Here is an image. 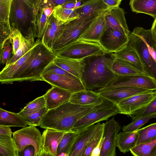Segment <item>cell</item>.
<instances>
[{
	"label": "cell",
	"mask_w": 156,
	"mask_h": 156,
	"mask_svg": "<svg viewBox=\"0 0 156 156\" xmlns=\"http://www.w3.org/2000/svg\"><path fill=\"white\" fill-rule=\"evenodd\" d=\"M112 53L85 59L86 65L81 80L86 90L94 91L103 88L117 76L112 70L115 59Z\"/></svg>",
	"instance_id": "obj_1"
},
{
	"label": "cell",
	"mask_w": 156,
	"mask_h": 156,
	"mask_svg": "<svg viewBox=\"0 0 156 156\" xmlns=\"http://www.w3.org/2000/svg\"><path fill=\"white\" fill-rule=\"evenodd\" d=\"M86 114L83 106L68 101L48 110L42 117L39 126L65 133L71 132L75 123Z\"/></svg>",
	"instance_id": "obj_2"
},
{
	"label": "cell",
	"mask_w": 156,
	"mask_h": 156,
	"mask_svg": "<svg viewBox=\"0 0 156 156\" xmlns=\"http://www.w3.org/2000/svg\"><path fill=\"white\" fill-rule=\"evenodd\" d=\"M129 43L139 56L144 70L156 80V42L151 29L135 27L130 33Z\"/></svg>",
	"instance_id": "obj_3"
},
{
	"label": "cell",
	"mask_w": 156,
	"mask_h": 156,
	"mask_svg": "<svg viewBox=\"0 0 156 156\" xmlns=\"http://www.w3.org/2000/svg\"><path fill=\"white\" fill-rule=\"evenodd\" d=\"M39 0H12L9 20L11 29L19 30L23 37L32 30L34 35Z\"/></svg>",
	"instance_id": "obj_4"
},
{
	"label": "cell",
	"mask_w": 156,
	"mask_h": 156,
	"mask_svg": "<svg viewBox=\"0 0 156 156\" xmlns=\"http://www.w3.org/2000/svg\"><path fill=\"white\" fill-rule=\"evenodd\" d=\"M56 57L55 53L46 48L41 40L37 39L33 47L32 58L17 81H44L42 75Z\"/></svg>",
	"instance_id": "obj_5"
},
{
	"label": "cell",
	"mask_w": 156,
	"mask_h": 156,
	"mask_svg": "<svg viewBox=\"0 0 156 156\" xmlns=\"http://www.w3.org/2000/svg\"><path fill=\"white\" fill-rule=\"evenodd\" d=\"M98 15H93L86 18H79L62 24L59 34L55 39L53 51L55 53L78 40Z\"/></svg>",
	"instance_id": "obj_6"
},
{
	"label": "cell",
	"mask_w": 156,
	"mask_h": 156,
	"mask_svg": "<svg viewBox=\"0 0 156 156\" xmlns=\"http://www.w3.org/2000/svg\"><path fill=\"white\" fill-rule=\"evenodd\" d=\"M120 113V110L116 105L104 98L102 103L78 120L71 131L78 133L96 123L107 120L111 117Z\"/></svg>",
	"instance_id": "obj_7"
},
{
	"label": "cell",
	"mask_w": 156,
	"mask_h": 156,
	"mask_svg": "<svg viewBox=\"0 0 156 156\" xmlns=\"http://www.w3.org/2000/svg\"><path fill=\"white\" fill-rule=\"evenodd\" d=\"M55 53L57 56L84 59L106 53L99 44L79 40Z\"/></svg>",
	"instance_id": "obj_8"
},
{
	"label": "cell",
	"mask_w": 156,
	"mask_h": 156,
	"mask_svg": "<svg viewBox=\"0 0 156 156\" xmlns=\"http://www.w3.org/2000/svg\"><path fill=\"white\" fill-rule=\"evenodd\" d=\"M12 138L19 152L30 145L34 147L37 154L41 151V135L35 126H26L14 132Z\"/></svg>",
	"instance_id": "obj_9"
},
{
	"label": "cell",
	"mask_w": 156,
	"mask_h": 156,
	"mask_svg": "<svg viewBox=\"0 0 156 156\" xmlns=\"http://www.w3.org/2000/svg\"><path fill=\"white\" fill-rule=\"evenodd\" d=\"M129 36L112 28L105 29L100 38L99 44L106 53H113L125 48Z\"/></svg>",
	"instance_id": "obj_10"
},
{
	"label": "cell",
	"mask_w": 156,
	"mask_h": 156,
	"mask_svg": "<svg viewBox=\"0 0 156 156\" xmlns=\"http://www.w3.org/2000/svg\"><path fill=\"white\" fill-rule=\"evenodd\" d=\"M121 130L119 123L113 118L104 123L103 140L99 156H116L117 136Z\"/></svg>",
	"instance_id": "obj_11"
},
{
	"label": "cell",
	"mask_w": 156,
	"mask_h": 156,
	"mask_svg": "<svg viewBox=\"0 0 156 156\" xmlns=\"http://www.w3.org/2000/svg\"><path fill=\"white\" fill-rule=\"evenodd\" d=\"M152 90L126 86L101 89L93 91L100 96L117 105L121 101L133 96L148 93Z\"/></svg>",
	"instance_id": "obj_12"
},
{
	"label": "cell",
	"mask_w": 156,
	"mask_h": 156,
	"mask_svg": "<svg viewBox=\"0 0 156 156\" xmlns=\"http://www.w3.org/2000/svg\"><path fill=\"white\" fill-rule=\"evenodd\" d=\"M119 86L140 88L156 90V80L151 76L141 75L117 76L112 82L102 89Z\"/></svg>",
	"instance_id": "obj_13"
},
{
	"label": "cell",
	"mask_w": 156,
	"mask_h": 156,
	"mask_svg": "<svg viewBox=\"0 0 156 156\" xmlns=\"http://www.w3.org/2000/svg\"><path fill=\"white\" fill-rule=\"evenodd\" d=\"M156 96V90L134 95L123 100L116 105L121 114L131 117L148 105Z\"/></svg>",
	"instance_id": "obj_14"
},
{
	"label": "cell",
	"mask_w": 156,
	"mask_h": 156,
	"mask_svg": "<svg viewBox=\"0 0 156 156\" xmlns=\"http://www.w3.org/2000/svg\"><path fill=\"white\" fill-rule=\"evenodd\" d=\"M104 124L98 123L78 133L69 156H84L86 150L100 128Z\"/></svg>",
	"instance_id": "obj_15"
},
{
	"label": "cell",
	"mask_w": 156,
	"mask_h": 156,
	"mask_svg": "<svg viewBox=\"0 0 156 156\" xmlns=\"http://www.w3.org/2000/svg\"><path fill=\"white\" fill-rule=\"evenodd\" d=\"M42 76L44 81L52 86L66 90L72 94L85 90L81 80L52 73H43Z\"/></svg>",
	"instance_id": "obj_16"
},
{
	"label": "cell",
	"mask_w": 156,
	"mask_h": 156,
	"mask_svg": "<svg viewBox=\"0 0 156 156\" xmlns=\"http://www.w3.org/2000/svg\"><path fill=\"white\" fill-rule=\"evenodd\" d=\"M125 12L119 7L108 9L105 12L106 28H111L121 31L129 36L130 34L125 17Z\"/></svg>",
	"instance_id": "obj_17"
},
{
	"label": "cell",
	"mask_w": 156,
	"mask_h": 156,
	"mask_svg": "<svg viewBox=\"0 0 156 156\" xmlns=\"http://www.w3.org/2000/svg\"><path fill=\"white\" fill-rule=\"evenodd\" d=\"M105 12L94 19L78 40L99 44L101 36L106 28Z\"/></svg>",
	"instance_id": "obj_18"
},
{
	"label": "cell",
	"mask_w": 156,
	"mask_h": 156,
	"mask_svg": "<svg viewBox=\"0 0 156 156\" xmlns=\"http://www.w3.org/2000/svg\"><path fill=\"white\" fill-rule=\"evenodd\" d=\"M57 66L81 80L84 71V59H75L56 56L53 60Z\"/></svg>",
	"instance_id": "obj_19"
},
{
	"label": "cell",
	"mask_w": 156,
	"mask_h": 156,
	"mask_svg": "<svg viewBox=\"0 0 156 156\" xmlns=\"http://www.w3.org/2000/svg\"><path fill=\"white\" fill-rule=\"evenodd\" d=\"M65 132L46 129L41 135V149L57 156L58 145Z\"/></svg>",
	"instance_id": "obj_20"
},
{
	"label": "cell",
	"mask_w": 156,
	"mask_h": 156,
	"mask_svg": "<svg viewBox=\"0 0 156 156\" xmlns=\"http://www.w3.org/2000/svg\"><path fill=\"white\" fill-rule=\"evenodd\" d=\"M72 94L61 88L52 86L44 95L46 107L48 109L56 108L69 101Z\"/></svg>",
	"instance_id": "obj_21"
},
{
	"label": "cell",
	"mask_w": 156,
	"mask_h": 156,
	"mask_svg": "<svg viewBox=\"0 0 156 156\" xmlns=\"http://www.w3.org/2000/svg\"><path fill=\"white\" fill-rule=\"evenodd\" d=\"M109 9L103 0L86 1L78 8L74 9L80 18H86L93 15H100Z\"/></svg>",
	"instance_id": "obj_22"
},
{
	"label": "cell",
	"mask_w": 156,
	"mask_h": 156,
	"mask_svg": "<svg viewBox=\"0 0 156 156\" xmlns=\"http://www.w3.org/2000/svg\"><path fill=\"white\" fill-rule=\"evenodd\" d=\"M104 98L93 91L82 90L72 94L69 100L70 102L83 105H99L102 103Z\"/></svg>",
	"instance_id": "obj_23"
},
{
	"label": "cell",
	"mask_w": 156,
	"mask_h": 156,
	"mask_svg": "<svg viewBox=\"0 0 156 156\" xmlns=\"http://www.w3.org/2000/svg\"><path fill=\"white\" fill-rule=\"evenodd\" d=\"M112 69L117 76L141 75L152 77L142 68L120 59L115 58Z\"/></svg>",
	"instance_id": "obj_24"
},
{
	"label": "cell",
	"mask_w": 156,
	"mask_h": 156,
	"mask_svg": "<svg viewBox=\"0 0 156 156\" xmlns=\"http://www.w3.org/2000/svg\"><path fill=\"white\" fill-rule=\"evenodd\" d=\"M129 5L133 12L147 14L156 18V0H131Z\"/></svg>",
	"instance_id": "obj_25"
},
{
	"label": "cell",
	"mask_w": 156,
	"mask_h": 156,
	"mask_svg": "<svg viewBox=\"0 0 156 156\" xmlns=\"http://www.w3.org/2000/svg\"><path fill=\"white\" fill-rule=\"evenodd\" d=\"M138 136L137 131L119 133L117 136V147L123 153L130 151L136 145Z\"/></svg>",
	"instance_id": "obj_26"
},
{
	"label": "cell",
	"mask_w": 156,
	"mask_h": 156,
	"mask_svg": "<svg viewBox=\"0 0 156 156\" xmlns=\"http://www.w3.org/2000/svg\"><path fill=\"white\" fill-rule=\"evenodd\" d=\"M28 125L23 117L15 113L0 108V125L24 127Z\"/></svg>",
	"instance_id": "obj_27"
},
{
	"label": "cell",
	"mask_w": 156,
	"mask_h": 156,
	"mask_svg": "<svg viewBox=\"0 0 156 156\" xmlns=\"http://www.w3.org/2000/svg\"><path fill=\"white\" fill-rule=\"evenodd\" d=\"M35 37L32 30L27 36H23L20 46L16 53L11 57L5 66H8L14 63L32 49L35 44Z\"/></svg>",
	"instance_id": "obj_28"
},
{
	"label": "cell",
	"mask_w": 156,
	"mask_h": 156,
	"mask_svg": "<svg viewBox=\"0 0 156 156\" xmlns=\"http://www.w3.org/2000/svg\"><path fill=\"white\" fill-rule=\"evenodd\" d=\"M112 54L115 58L128 62L144 70V66L139 56L129 43L123 49Z\"/></svg>",
	"instance_id": "obj_29"
},
{
	"label": "cell",
	"mask_w": 156,
	"mask_h": 156,
	"mask_svg": "<svg viewBox=\"0 0 156 156\" xmlns=\"http://www.w3.org/2000/svg\"><path fill=\"white\" fill-rule=\"evenodd\" d=\"M130 151L134 156H156V137L136 145Z\"/></svg>",
	"instance_id": "obj_30"
},
{
	"label": "cell",
	"mask_w": 156,
	"mask_h": 156,
	"mask_svg": "<svg viewBox=\"0 0 156 156\" xmlns=\"http://www.w3.org/2000/svg\"><path fill=\"white\" fill-rule=\"evenodd\" d=\"M52 15L61 24L80 18L74 9L63 8L61 5L54 8Z\"/></svg>",
	"instance_id": "obj_31"
},
{
	"label": "cell",
	"mask_w": 156,
	"mask_h": 156,
	"mask_svg": "<svg viewBox=\"0 0 156 156\" xmlns=\"http://www.w3.org/2000/svg\"><path fill=\"white\" fill-rule=\"evenodd\" d=\"M48 19L44 14L43 8L41 6L39 0L35 20V30L34 36L37 39L42 38L48 24Z\"/></svg>",
	"instance_id": "obj_32"
},
{
	"label": "cell",
	"mask_w": 156,
	"mask_h": 156,
	"mask_svg": "<svg viewBox=\"0 0 156 156\" xmlns=\"http://www.w3.org/2000/svg\"><path fill=\"white\" fill-rule=\"evenodd\" d=\"M18 152L12 136H0V156H18Z\"/></svg>",
	"instance_id": "obj_33"
},
{
	"label": "cell",
	"mask_w": 156,
	"mask_h": 156,
	"mask_svg": "<svg viewBox=\"0 0 156 156\" xmlns=\"http://www.w3.org/2000/svg\"><path fill=\"white\" fill-rule=\"evenodd\" d=\"M78 133L69 132L65 133L61 139L57 148V156L61 154H69L75 137Z\"/></svg>",
	"instance_id": "obj_34"
},
{
	"label": "cell",
	"mask_w": 156,
	"mask_h": 156,
	"mask_svg": "<svg viewBox=\"0 0 156 156\" xmlns=\"http://www.w3.org/2000/svg\"><path fill=\"white\" fill-rule=\"evenodd\" d=\"M138 138L136 145L148 142L156 137V122L137 130Z\"/></svg>",
	"instance_id": "obj_35"
},
{
	"label": "cell",
	"mask_w": 156,
	"mask_h": 156,
	"mask_svg": "<svg viewBox=\"0 0 156 156\" xmlns=\"http://www.w3.org/2000/svg\"><path fill=\"white\" fill-rule=\"evenodd\" d=\"M46 107L44 95L38 97L29 103L18 113L22 116L29 115Z\"/></svg>",
	"instance_id": "obj_36"
},
{
	"label": "cell",
	"mask_w": 156,
	"mask_h": 156,
	"mask_svg": "<svg viewBox=\"0 0 156 156\" xmlns=\"http://www.w3.org/2000/svg\"><path fill=\"white\" fill-rule=\"evenodd\" d=\"M12 0H0V24L11 26L9 18Z\"/></svg>",
	"instance_id": "obj_37"
},
{
	"label": "cell",
	"mask_w": 156,
	"mask_h": 156,
	"mask_svg": "<svg viewBox=\"0 0 156 156\" xmlns=\"http://www.w3.org/2000/svg\"><path fill=\"white\" fill-rule=\"evenodd\" d=\"M154 118L152 116L133 118L132 122L128 125L123 126L122 129L123 132H132L137 131L144 125L148 122L151 119Z\"/></svg>",
	"instance_id": "obj_38"
},
{
	"label": "cell",
	"mask_w": 156,
	"mask_h": 156,
	"mask_svg": "<svg viewBox=\"0 0 156 156\" xmlns=\"http://www.w3.org/2000/svg\"><path fill=\"white\" fill-rule=\"evenodd\" d=\"M152 116L156 119V96L146 106L136 112L131 118Z\"/></svg>",
	"instance_id": "obj_39"
},
{
	"label": "cell",
	"mask_w": 156,
	"mask_h": 156,
	"mask_svg": "<svg viewBox=\"0 0 156 156\" xmlns=\"http://www.w3.org/2000/svg\"><path fill=\"white\" fill-rule=\"evenodd\" d=\"M48 110L45 107L32 114L22 116L29 126H39L42 117Z\"/></svg>",
	"instance_id": "obj_40"
},
{
	"label": "cell",
	"mask_w": 156,
	"mask_h": 156,
	"mask_svg": "<svg viewBox=\"0 0 156 156\" xmlns=\"http://www.w3.org/2000/svg\"><path fill=\"white\" fill-rule=\"evenodd\" d=\"M55 39V32L51 28L48 19V24L41 39L42 42L46 48L49 51L53 52L52 49Z\"/></svg>",
	"instance_id": "obj_41"
},
{
	"label": "cell",
	"mask_w": 156,
	"mask_h": 156,
	"mask_svg": "<svg viewBox=\"0 0 156 156\" xmlns=\"http://www.w3.org/2000/svg\"><path fill=\"white\" fill-rule=\"evenodd\" d=\"M12 32L9 38L12 46V54H15L20 46L23 41V36L18 30L12 29Z\"/></svg>",
	"instance_id": "obj_42"
},
{
	"label": "cell",
	"mask_w": 156,
	"mask_h": 156,
	"mask_svg": "<svg viewBox=\"0 0 156 156\" xmlns=\"http://www.w3.org/2000/svg\"><path fill=\"white\" fill-rule=\"evenodd\" d=\"M104 124L100 128L87 147L84 156H91L92 153L103 138Z\"/></svg>",
	"instance_id": "obj_43"
},
{
	"label": "cell",
	"mask_w": 156,
	"mask_h": 156,
	"mask_svg": "<svg viewBox=\"0 0 156 156\" xmlns=\"http://www.w3.org/2000/svg\"><path fill=\"white\" fill-rule=\"evenodd\" d=\"M43 73H52L74 79H78L57 66L54 62L53 61L46 67Z\"/></svg>",
	"instance_id": "obj_44"
},
{
	"label": "cell",
	"mask_w": 156,
	"mask_h": 156,
	"mask_svg": "<svg viewBox=\"0 0 156 156\" xmlns=\"http://www.w3.org/2000/svg\"><path fill=\"white\" fill-rule=\"evenodd\" d=\"M11 54H12V46L9 38L5 43L3 49L0 53V64L6 65L10 58Z\"/></svg>",
	"instance_id": "obj_45"
},
{
	"label": "cell",
	"mask_w": 156,
	"mask_h": 156,
	"mask_svg": "<svg viewBox=\"0 0 156 156\" xmlns=\"http://www.w3.org/2000/svg\"><path fill=\"white\" fill-rule=\"evenodd\" d=\"M48 21L51 28L55 32L56 39L59 34L62 24L57 20L52 14L48 18Z\"/></svg>",
	"instance_id": "obj_46"
},
{
	"label": "cell",
	"mask_w": 156,
	"mask_h": 156,
	"mask_svg": "<svg viewBox=\"0 0 156 156\" xmlns=\"http://www.w3.org/2000/svg\"><path fill=\"white\" fill-rule=\"evenodd\" d=\"M39 154H37L34 147L32 145L27 146L18 152V156H39Z\"/></svg>",
	"instance_id": "obj_47"
},
{
	"label": "cell",
	"mask_w": 156,
	"mask_h": 156,
	"mask_svg": "<svg viewBox=\"0 0 156 156\" xmlns=\"http://www.w3.org/2000/svg\"><path fill=\"white\" fill-rule=\"evenodd\" d=\"M109 9L119 7L122 0H103Z\"/></svg>",
	"instance_id": "obj_48"
},
{
	"label": "cell",
	"mask_w": 156,
	"mask_h": 156,
	"mask_svg": "<svg viewBox=\"0 0 156 156\" xmlns=\"http://www.w3.org/2000/svg\"><path fill=\"white\" fill-rule=\"evenodd\" d=\"M13 134L10 126L0 125V136H12Z\"/></svg>",
	"instance_id": "obj_49"
},
{
	"label": "cell",
	"mask_w": 156,
	"mask_h": 156,
	"mask_svg": "<svg viewBox=\"0 0 156 156\" xmlns=\"http://www.w3.org/2000/svg\"><path fill=\"white\" fill-rule=\"evenodd\" d=\"M77 1V0H68L65 3L61 5V6L62 8L66 9H74L75 5Z\"/></svg>",
	"instance_id": "obj_50"
},
{
	"label": "cell",
	"mask_w": 156,
	"mask_h": 156,
	"mask_svg": "<svg viewBox=\"0 0 156 156\" xmlns=\"http://www.w3.org/2000/svg\"><path fill=\"white\" fill-rule=\"evenodd\" d=\"M103 137L97 147L93 151L91 156H99L101 145L103 140Z\"/></svg>",
	"instance_id": "obj_51"
},
{
	"label": "cell",
	"mask_w": 156,
	"mask_h": 156,
	"mask_svg": "<svg viewBox=\"0 0 156 156\" xmlns=\"http://www.w3.org/2000/svg\"><path fill=\"white\" fill-rule=\"evenodd\" d=\"M43 10L45 15L48 18L52 14L53 9L51 7H45L43 8Z\"/></svg>",
	"instance_id": "obj_52"
},
{
	"label": "cell",
	"mask_w": 156,
	"mask_h": 156,
	"mask_svg": "<svg viewBox=\"0 0 156 156\" xmlns=\"http://www.w3.org/2000/svg\"><path fill=\"white\" fill-rule=\"evenodd\" d=\"M83 1L81 0L78 1V0L75 5L74 9H76L81 6L82 5L84 2L83 3H82V2Z\"/></svg>",
	"instance_id": "obj_53"
},
{
	"label": "cell",
	"mask_w": 156,
	"mask_h": 156,
	"mask_svg": "<svg viewBox=\"0 0 156 156\" xmlns=\"http://www.w3.org/2000/svg\"><path fill=\"white\" fill-rule=\"evenodd\" d=\"M39 156H47V153L45 151L41 149L39 153Z\"/></svg>",
	"instance_id": "obj_54"
},
{
	"label": "cell",
	"mask_w": 156,
	"mask_h": 156,
	"mask_svg": "<svg viewBox=\"0 0 156 156\" xmlns=\"http://www.w3.org/2000/svg\"><path fill=\"white\" fill-rule=\"evenodd\" d=\"M47 156H54L53 154L50 153H47Z\"/></svg>",
	"instance_id": "obj_55"
},
{
	"label": "cell",
	"mask_w": 156,
	"mask_h": 156,
	"mask_svg": "<svg viewBox=\"0 0 156 156\" xmlns=\"http://www.w3.org/2000/svg\"><path fill=\"white\" fill-rule=\"evenodd\" d=\"M155 50L156 51V44H155Z\"/></svg>",
	"instance_id": "obj_56"
}]
</instances>
